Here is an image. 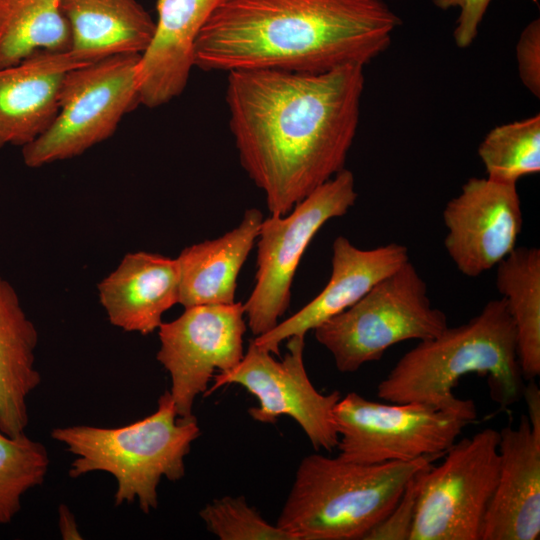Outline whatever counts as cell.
<instances>
[{"instance_id": "obj_22", "label": "cell", "mask_w": 540, "mask_h": 540, "mask_svg": "<svg viewBox=\"0 0 540 540\" xmlns=\"http://www.w3.org/2000/svg\"><path fill=\"white\" fill-rule=\"evenodd\" d=\"M496 288L514 322L524 380L540 375V250L516 247L496 266Z\"/></svg>"}, {"instance_id": "obj_19", "label": "cell", "mask_w": 540, "mask_h": 540, "mask_svg": "<svg viewBox=\"0 0 540 540\" xmlns=\"http://www.w3.org/2000/svg\"><path fill=\"white\" fill-rule=\"evenodd\" d=\"M263 219L260 210L248 209L233 230L184 248L176 258L180 272L178 303L184 308L234 303L239 272L257 240Z\"/></svg>"}, {"instance_id": "obj_31", "label": "cell", "mask_w": 540, "mask_h": 540, "mask_svg": "<svg viewBox=\"0 0 540 540\" xmlns=\"http://www.w3.org/2000/svg\"><path fill=\"white\" fill-rule=\"evenodd\" d=\"M59 529L63 539H82L74 516L64 504L59 506Z\"/></svg>"}, {"instance_id": "obj_6", "label": "cell", "mask_w": 540, "mask_h": 540, "mask_svg": "<svg viewBox=\"0 0 540 540\" xmlns=\"http://www.w3.org/2000/svg\"><path fill=\"white\" fill-rule=\"evenodd\" d=\"M448 327L434 306L415 266L406 262L363 298L314 329L316 340L333 356L340 372L378 361L393 345L426 340Z\"/></svg>"}, {"instance_id": "obj_24", "label": "cell", "mask_w": 540, "mask_h": 540, "mask_svg": "<svg viewBox=\"0 0 540 540\" xmlns=\"http://www.w3.org/2000/svg\"><path fill=\"white\" fill-rule=\"evenodd\" d=\"M487 178L516 184L540 171V116L493 128L478 147Z\"/></svg>"}, {"instance_id": "obj_29", "label": "cell", "mask_w": 540, "mask_h": 540, "mask_svg": "<svg viewBox=\"0 0 540 540\" xmlns=\"http://www.w3.org/2000/svg\"><path fill=\"white\" fill-rule=\"evenodd\" d=\"M492 0H432L433 4L446 10L453 7L460 9L453 36L459 48L472 44L478 34L479 25Z\"/></svg>"}, {"instance_id": "obj_18", "label": "cell", "mask_w": 540, "mask_h": 540, "mask_svg": "<svg viewBox=\"0 0 540 540\" xmlns=\"http://www.w3.org/2000/svg\"><path fill=\"white\" fill-rule=\"evenodd\" d=\"M177 259L138 251L126 254L97 286L109 322L126 332L148 335L163 314L179 302Z\"/></svg>"}, {"instance_id": "obj_27", "label": "cell", "mask_w": 540, "mask_h": 540, "mask_svg": "<svg viewBox=\"0 0 540 540\" xmlns=\"http://www.w3.org/2000/svg\"><path fill=\"white\" fill-rule=\"evenodd\" d=\"M431 464L413 475L392 510L365 536L364 540H410L422 475Z\"/></svg>"}, {"instance_id": "obj_5", "label": "cell", "mask_w": 540, "mask_h": 540, "mask_svg": "<svg viewBox=\"0 0 540 540\" xmlns=\"http://www.w3.org/2000/svg\"><path fill=\"white\" fill-rule=\"evenodd\" d=\"M199 435L196 418L178 417L168 390L159 397L154 413L128 425H71L51 431V437L76 456L69 470L71 478L107 472L117 482L115 505L137 500L144 513L157 509L162 478L178 481L184 477L185 457Z\"/></svg>"}, {"instance_id": "obj_13", "label": "cell", "mask_w": 540, "mask_h": 540, "mask_svg": "<svg viewBox=\"0 0 540 540\" xmlns=\"http://www.w3.org/2000/svg\"><path fill=\"white\" fill-rule=\"evenodd\" d=\"M444 247L463 275L475 278L517 246L523 214L516 184L470 178L443 210Z\"/></svg>"}, {"instance_id": "obj_15", "label": "cell", "mask_w": 540, "mask_h": 540, "mask_svg": "<svg viewBox=\"0 0 540 540\" xmlns=\"http://www.w3.org/2000/svg\"><path fill=\"white\" fill-rule=\"evenodd\" d=\"M500 467L480 540H537L540 536V442L526 415L499 431Z\"/></svg>"}, {"instance_id": "obj_10", "label": "cell", "mask_w": 540, "mask_h": 540, "mask_svg": "<svg viewBox=\"0 0 540 540\" xmlns=\"http://www.w3.org/2000/svg\"><path fill=\"white\" fill-rule=\"evenodd\" d=\"M499 431L484 428L423 472L410 540H480L500 467Z\"/></svg>"}, {"instance_id": "obj_16", "label": "cell", "mask_w": 540, "mask_h": 540, "mask_svg": "<svg viewBox=\"0 0 540 540\" xmlns=\"http://www.w3.org/2000/svg\"><path fill=\"white\" fill-rule=\"evenodd\" d=\"M223 0H158V19L141 54L137 79L140 104L159 107L185 89L198 35Z\"/></svg>"}, {"instance_id": "obj_28", "label": "cell", "mask_w": 540, "mask_h": 540, "mask_svg": "<svg viewBox=\"0 0 540 540\" xmlns=\"http://www.w3.org/2000/svg\"><path fill=\"white\" fill-rule=\"evenodd\" d=\"M519 77L537 98L540 96V20H532L521 32L516 46Z\"/></svg>"}, {"instance_id": "obj_23", "label": "cell", "mask_w": 540, "mask_h": 540, "mask_svg": "<svg viewBox=\"0 0 540 540\" xmlns=\"http://www.w3.org/2000/svg\"><path fill=\"white\" fill-rule=\"evenodd\" d=\"M63 0H0V69L40 52H66L71 31Z\"/></svg>"}, {"instance_id": "obj_2", "label": "cell", "mask_w": 540, "mask_h": 540, "mask_svg": "<svg viewBox=\"0 0 540 540\" xmlns=\"http://www.w3.org/2000/svg\"><path fill=\"white\" fill-rule=\"evenodd\" d=\"M400 25L384 0H223L197 37L194 67L227 73L364 67L388 49Z\"/></svg>"}, {"instance_id": "obj_8", "label": "cell", "mask_w": 540, "mask_h": 540, "mask_svg": "<svg viewBox=\"0 0 540 540\" xmlns=\"http://www.w3.org/2000/svg\"><path fill=\"white\" fill-rule=\"evenodd\" d=\"M141 54H119L70 70L49 128L22 147L26 166L38 168L84 153L108 139L122 117L140 104Z\"/></svg>"}, {"instance_id": "obj_14", "label": "cell", "mask_w": 540, "mask_h": 540, "mask_svg": "<svg viewBox=\"0 0 540 540\" xmlns=\"http://www.w3.org/2000/svg\"><path fill=\"white\" fill-rule=\"evenodd\" d=\"M409 260L408 248L399 243L361 249L344 236L336 237L332 245L331 276L323 290L298 312L254 337V342L279 355L282 342L295 335L305 336L351 307Z\"/></svg>"}, {"instance_id": "obj_4", "label": "cell", "mask_w": 540, "mask_h": 540, "mask_svg": "<svg viewBox=\"0 0 540 540\" xmlns=\"http://www.w3.org/2000/svg\"><path fill=\"white\" fill-rule=\"evenodd\" d=\"M441 456L362 464L307 455L276 525L294 540H364L392 510L413 475Z\"/></svg>"}, {"instance_id": "obj_9", "label": "cell", "mask_w": 540, "mask_h": 540, "mask_svg": "<svg viewBox=\"0 0 540 540\" xmlns=\"http://www.w3.org/2000/svg\"><path fill=\"white\" fill-rule=\"evenodd\" d=\"M357 197L354 175L344 168L289 213L263 219L257 237L255 285L243 303L254 337L273 329L288 309L295 272L316 233L330 219L344 216Z\"/></svg>"}, {"instance_id": "obj_7", "label": "cell", "mask_w": 540, "mask_h": 540, "mask_svg": "<svg viewBox=\"0 0 540 540\" xmlns=\"http://www.w3.org/2000/svg\"><path fill=\"white\" fill-rule=\"evenodd\" d=\"M477 417L473 400L459 408L381 403L350 392L337 402L339 457L362 464L444 455Z\"/></svg>"}, {"instance_id": "obj_17", "label": "cell", "mask_w": 540, "mask_h": 540, "mask_svg": "<svg viewBox=\"0 0 540 540\" xmlns=\"http://www.w3.org/2000/svg\"><path fill=\"white\" fill-rule=\"evenodd\" d=\"M87 65L70 51H40L0 69V149L26 146L42 135L59 110L66 74Z\"/></svg>"}, {"instance_id": "obj_12", "label": "cell", "mask_w": 540, "mask_h": 540, "mask_svg": "<svg viewBox=\"0 0 540 540\" xmlns=\"http://www.w3.org/2000/svg\"><path fill=\"white\" fill-rule=\"evenodd\" d=\"M246 329L242 302L187 307L175 320L161 323L156 358L170 375L178 417L193 416L194 401L206 392L215 371H228L241 361Z\"/></svg>"}, {"instance_id": "obj_11", "label": "cell", "mask_w": 540, "mask_h": 540, "mask_svg": "<svg viewBox=\"0 0 540 540\" xmlns=\"http://www.w3.org/2000/svg\"><path fill=\"white\" fill-rule=\"evenodd\" d=\"M304 339L300 335L287 339V353L280 361L250 340L241 361L232 369L215 374L204 396L225 385H240L258 400V406L248 410L252 419L275 424L281 416H289L302 428L315 450L331 452L338 444L334 408L341 394H323L314 387L304 365Z\"/></svg>"}, {"instance_id": "obj_30", "label": "cell", "mask_w": 540, "mask_h": 540, "mask_svg": "<svg viewBox=\"0 0 540 540\" xmlns=\"http://www.w3.org/2000/svg\"><path fill=\"white\" fill-rule=\"evenodd\" d=\"M522 398H524L528 414L526 415L533 436L540 442V390L534 380L525 384Z\"/></svg>"}, {"instance_id": "obj_26", "label": "cell", "mask_w": 540, "mask_h": 540, "mask_svg": "<svg viewBox=\"0 0 540 540\" xmlns=\"http://www.w3.org/2000/svg\"><path fill=\"white\" fill-rule=\"evenodd\" d=\"M199 516L220 540H294L279 526L268 523L243 496L215 499Z\"/></svg>"}, {"instance_id": "obj_3", "label": "cell", "mask_w": 540, "mask_h": 540, "mask_svg": "<svg viewBox=\"0 0 540 540\" xmlns=\"http://www.w3.org/2000/svg\"><path fill=\"white\" fill-rule=\"evenodd\" d=\"M473 373L486 378L492 400L502 408L522 398L516 330L502 297L487 302L468 322L419 341L378 384L377 396L390 403L459 408L472 399L456 397L453 389Z\"/></svg>"}, {"instance_id": "obj_21", "label": "cell", "mask_w": 540, "mask_h": 540, "mask_svg": "<svg viewBox=\"0 0 540 540\" xmlns=\"http://www.w3.org/2000/svg\"><path fill=\"white\" fill-rule=\"evenodd\" d=\"M38 332L19 296L0 274V430L10 437L25 433L27 399L39 385L35 367Z\"/></svg>"}, {"instance_id": "obj_20", "label": "cell", "mask_w": 540, "mask_h": 540, "mask_svg": "<svg viewBox=\"0 0 540 540\" xmlns=\"http://www.w3.org/2000/svg\"><path fill=\"white\" fill-rule=\"evenodd\" d=\"M70 52L85 64L119 54H142L155 22L136 0H63Z\"/></svg>"}, {"instance_id": "obj_1", "label": "cell", "mask_w": 540, "mask_h": 540, "mask_svg": "<svg viewBox=\"0 0 540 540\" xmlns=\"http://www.w3.org/2000/svg\"><path fill=\"white\" fill-rule=\"evenodd\" d=\"M364 67L324 73L228 72L225 100L241 166L285 215L345 168L360 119Z\"/></svg>"}, {"instance_id": "obj_25", "label": "cell", "mask_w": 540, "mask_h": 540, "mask_svg": "<svg viewBox=\"0 0 540 540\" xmlns=\"http://www.w3.org/2000/svg\"><path fill=\"white\" fill-rule=\"evenodd\" d=\"M49 457L43 444L24 434L10 437L0 430V524L11 522L21 498L43 483Z\"/></svg>"}]
</instances>
